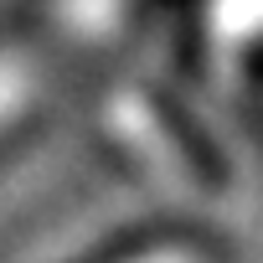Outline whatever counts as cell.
I'll return each mask as SVG.
<instances>
[{
  "instance_id": "6da1fadb",
  "label": "cell",
  "mask_w": 263,
  "mask_h": 263,
  "mask_svg": "<svg viewBox=\"0 0 263 263\" xmlns=\"http://www.w3.org/2000/svg\"><path fill=\"white\" fill-rule=\"evenodd\" d=\"M222 21H227V31L263 26V0H222Z\"/></svg>"
}]
</instances>
